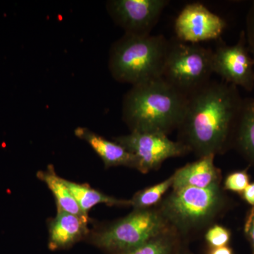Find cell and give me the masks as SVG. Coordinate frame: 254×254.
<instances>
[{"label": "cell", "mask_w": 254, "mask_h": 254, "mask_svg": "<svg viewBox=\"0 0 254 254\" xmlns=\"http://www.w3.org/2000/svg\"><path fill=\"white\" fill-rule=\"evenodd\" d=\"M244 98L238 88L210 81L189 95L179 127L182 143L200 157L222 153L235 136Z\"/></svg>", "instance_id": "obj_1"}, {"label": "cell", "mask_w": 254, "mask_h": 254, "mask_svg": "<svg viewBox=\"0 0 254 254\" xmlns=\"http://www.w3.org/2000/svg\"><path fill=\"white\" fill-rule=\"evenodd\" d=\"M188 96L163 78L132 86L123 103V118L131 132L168 135L181 125Z\"/></svg>", "instance_id": "obj_2"}, {"label": "cell", "mask_w": 254, "mask_h": 254, "mask_svg": "<svg viewBox=\"0 0 254 254\" xmlns=\"http://www.w3.org/2000/svg\"><path fill=\"white\" fill-rule=\"evenodd\" d=\"M168 48L169 41L162 35L125 33L110 48L112 76L132 86L162 78Z\"/></svg>", "instance_id": "obj_3"}, {"label": "cell", "mask_w": 254, "mask_h": 254, "mask_svg": "<svg viewBox=\"0 0 254 254\" xmlns=\"http://www.w3.org/2000/svg\"><path fill=\"white\" fill-rule=\"evenodd\" d=\"M224 204L220 185L203 189L184 187L173 190L164 200L160 212L168 224L187 232L210 221Z\"/></svg>", "instance_id": "obj_4"}, {"label": "cell", "mask_w": 254, "mask_h": 254, "mask_svg": "<svg viewBox=\"0 0 254 254\" xmlns=\"http://www.w3.org/2000/svg\"><path fill=\"white\" fill-rule=\"evenodd\" d=\"M212 50L198 44L169 41L162 78L187 96L210 81Z\"/></svg>", "instance_id": "obj_5"}, {"label": "cell", "mask_w": 254, "mask_h": 254, "mask_svg": "<svg viewBox=\"0 0 254 254\" xmlns=\"http://www.w3.org/2000/svg\"><path fill=\"white\" fill-rule=\"evenodd\" d=\"M168 230V222L160 212L134 210L125 218L95 232L92 241L97 247L116 254L139 247L165 235Z\"/></svg>", "instance_id": "obj_6"}, {"label": "cell", "mask_w": 254, "mask_h": 254, "mask_svg": "<svg viewBox=\"0 0 254 254\" xmlns=\"http://www.w3.org/2000/svg\"><path fill=\"white\" fill-rule=\"evenodd\" d=\"M114 141L134 155L137 170L142 173L159 168L167 159L180 156L190 151L182 142L172 141L168 135L161 133L133 131L117 137Z\"/></svg>", "instance_id": "obj_7"}, {"label": "cell", "mask_w": 254, "mask_h": 254, "mask_svg": "<svg viewBox=\"0 0 254 254\" xmlns=\"http://www.w3.org/2000/svg\"><path fill=\"white\" fill-rule=\"evenodd\" d=\"M213 72L223 81L242 87L247 91L254 88V63L247 44L245 31H241L236 44L228 46L219 43L213 53Z\"/></svg>", "instance_id": "obj_8"}, {"label": "cell", "mask_w": 254, "mask_h": 254, "mask_svg": "<svg viewBox=\"0 0 254 254\" xmlns=\"http://www.w3.org/2000/svg\"><path fill=\"white\" fill-rule=\"evenodd\" d=\"M168 0H110L108 14L125 33L149 35L158 23Z\"/></svg>", "instance_id": "obj_9"}, {"label": "cell", "mask_w": 254, "mask_h": 254, "mask_svg": "<svg viewBox=\"0 0 254 254\" xmlns=\"http://www.w3.org/2000/svg\"><path fill=\"white\" fill-rule=\"evenodd\" d=\"M227 23L199 2L182 9L175 20V32L179 41L190 44L220 39Z\"/></svg>", "instance_id": "obj_10"}, {"label": "cell", "mask_w": 254, "mask_h": 254, "mask_svg": "<svg viewBox=\"0 0 254 254\" xmlns=\"http://www.w3.org/2000/svg\"><path fill=\"white\" fill-rule=\"evenodd\" d=\"M88 217L79 216L58 210L49 223V248L63 250L71 247L88 232Z\"/></svg>", "instance_id": "obj_11"}, {"label": "cell", "mask_w": 254, "mask_h": 254, "mask_svg": "<svg viewBox=\"0 0 254 254\" xmlns=\"http://www.w3.org/2000/svg\"><path fill=\"white\" fill-rule=\"evenodd\" d=\"M74 133L78 138L91 145L103 160L105 168L126 166L137 170V160L134 155L117 142L109 141L86 127H78Z\"/></svg>", "instance_id": "obj_12"}, {"label": "cell", "mask_w": 254, "mask_h": 254, "mask_svg": "<svg viewBox=\"0 0 254 254\" xmlns=\"http://www.w3.org/2000/svg\"><path fill=\"white\" fill-rule=\"evenodd\" d=\"M214 155H204L177 170L173 175V190L184 187L203 189L220 185V171L214 165Z\"/></svg>", "instance_id": "obj_13"}, {"label": "cell", "mask_w": 254, "mask_h": 254, "mask_svg": "<svg viewBox=\"0 0 254 254\" xmlns=\"http://www.w3.org/2000/svg\"><path fill=\"white\" fill-rule=\"evenodd\" d=\"M234 137L241 153L254 163V98H244Z\"/></svg>", "instance_id": "obj_14"}, {"label": "cell", "mask_w": 254, "mask_h": 254, "mask_svg": "<svg viewBox=\"0 0 254 254\" xmlns=\"http://www.w3.org/2000/svg\"><path fill=\"white\" fill-rule=\"evenodd\" d=\"M37 176L46 184L54 195L57 210H63L79 216L88 217L82 212L77 202L65 184L64 179L57 175L53 166L50 165L46 170L38 172Z\"/></svg>", "instance_id": "obj_15"}, {"label": "cell", "mask_w": 254, "mask_h": 254, "mask_svg": "<svg viewBox=\"0 0 254 254\" xmlns=\"http://www.w3.org/2000/svg\"><path fill=\"white\" fill-rule=\"evenodd\" d=\"M64 182L82 212L87 215L90 210L98 204H106L109 206L131 205L130 200L118 199L105 195L86 184L76 183L66 180H64Z\"/></svg>", "instance_id": "obj_16"}, {"label": "cell", "mask_w": 254, "mask_h": 254, "mask_svg": "<svg viewBox=\"0 0 254 254\" xmlns=\"http://www.w3.org/2000/svg\"><path fill=\"white\" fill-rule=\"evenodd\" d=\"M173 175L165 181L140 190L130 200L131 205L135 210L148 209L160 201L163 195L173 187Z\"/></svg>", "instance_id": "obj_17"}, {"label": "cell", "mask_w": 254, "mask_h": 254, "mask_svg": "<svg viewBox=\"0 0 254 254\" xmlns=\"http://www.w3.org/2000/svg\"><path fill=\"white\" fill-rule=\"evenodd\" d=\"M173 242L166 234L132 250L115 254H173Z\"/></svg>", "instance_id": "obj_18"}, {"label": "cell", "mask_w": 254, "mask_h": 254, "mask_svg": "<svg viewBox=\"0 0 254 254\" xmlns=\"http://www.w3.org/2000/svg\"><path fill=\"white\" fill-rule=\"evenodd\" d=\"M250 175L246 170L234 172L225 179L224 189L241 194L250 185Z\"/></svg>", "instance_id": "obj_19"}, {"label": "cell", "mask_w": 254, "mask_h": 254, "mask_svg": "<svg viewBox=\"0 0 254 254\" xmlns=\"http://www.w3.org/2000/svg\"><path fill=\"white\" fill-rule=\"evenodd\" d=\"M231 238V232L221 225H214L205 234V240L212 248L225 247Z\"/></svg>", "instance_id": "obj_20"}, {"label": "cell", "mask_w": 254, "mask_h": 254, "mask_svg": "<svg viewBox=\"0 0 254 254\" xmlns=\"http://www.w3.org/2000/svg\"><path fill=\"white\" fill-rule=\"evenodd\" d=\"M245 34L249 48L254 47V1L249 10L246 22Z\"/></svg>", "instance_id": "obj_21"}, {"label": "cell", "mask_w": 254, "mask_h": 254, "mask_svg": "<svg viewBox=\"0 0 254 254\" xmlns=\"http://www.w3.org/2000/svg\"><path fill=\"white\" fill-rule=\"evenodd\" d=\"M245 232L252 247V254H254V207L251 209L246 218Z\"/></svg>", "instance_id": "obj_22"}, {"label": "cell", "mask_w": 254, "mask_h": 254, "mask_svg": "<svg viewBox=\"0 0 254 254\" xmlns=\"http://www.w3.org/2000/svg\"><path fill=\"white\" fill-rule=\"evenodd\" d=\"M241 195L248 204L254 207V182L250 183L245 190L241 193Z\"/></svg>", "instance_id": "obj_23"}, {"label": "cell", "mask_w": 254, "mask_h": 254, "mask_svg": "<svg viewBox=\"0 0 254 254\" xmlns=\"http://www.w3.org/2000/svg\"><path fill=\"white\" fill-rule=\"evenodd\" d=\"M209 254H234L231 248L225 247H218V248H212Z\"/></svg>", "instance_id": "obj_24"}, {"label": "cell", "mask_w": 254, "mask_h": 254, "mask_svg": "<svg viewBox=\"0 0 254 254\" xmlns=\"http://www.w3.org/2000/svg\"><path fill=\"white\" fill-rule=\"evenodd\" d=\"M249 49L250 50V53L252 55V58H253L254 63V47H253V48H249Z\"/></svg>", "instance_id": "obj_25"}]
</instances>
